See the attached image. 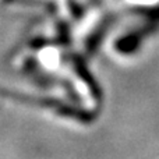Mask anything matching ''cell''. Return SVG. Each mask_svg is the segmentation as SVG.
Returning <instances> with one entry per match:
<instances>
[{
  "label": "cell",
  "instance_id": "277c9868",
  "mask_svg": "<svg viewBox=\"0 0 159 159\" xmlns=\"http://www.w3.org/2000/svg\"><path fill=\"white\" fill-rule=\"evenodd\" d=\"M110 24H112V17L105 18L103 21H102V24H99L98 28L89 35V38H88V41H87V45H85L87 52L89 53V55H92V53L98 49V45L101 43V41L103 39V35L106 34V31H107V28L110 27Z\"/></svg>",
  "mask_w": 159,
  "mask_h": 159
},
{
  "label": "cell",
  "instance_id": "3957f363",
  "mask_svg": "<svg viewBox=\"0 0 159 159\" xmlns=\"http://www.w3.org/2000/svg\"><path fill=\"white\" fill-rule=\"evenodd\" d=\"M145 34H147V31L143 30V31L131 32V34H129V35L123 36L121 39H119V41L116 42V49H117L120 53H131V52H134V50L138 48L141 39H143V36L145 35Z\"/></svg>",
  "mask_w": 159,
  "mask_h": 159
},
{
  "label": "cell",
  "instance_id": "7a4b0ae2",
  "mask_svg": "<svg viewBox=\"0 0 159 159\" xmlns=\"http://www.w3.org/2000/svg\"><path fill=\"white\" fill-rule=\"evenodd\" d=\"M70 60H71L73 67H74L75 73H77L80 77H81L82 81L87 84V87L89 88L92 96L95 99H101L102 98V92H101V89H99L98 84H96L95 78L92 77V74L89 73V70L87 69L84 60H82V59L80 57V56H77V55H71V56H70Z\"/></svg>",
  "mask_w": 159,
  "mask_h": 159
},
{
  "label": "cell",
  "instance_id": "6da1fadb",
  "mask_svg": "<svg viewBox=\"0 0 159 159\" xmlns=\"http://www.w3.org/2000/svg\"><path fill=\"white\" fill-rule=\"evenodd\" d=\"M10 98H16L22 102H28V103L38 105V106H42V107H48V109H52L55 112H57L59 115L74 119V120H78V121H92L93 117H95V115L91 110H85V109H81V107L73 106V105L63 103L61 101H57V99H53V98H36V96L17 95V93H10Z\"/></svg>",
  "mask_w": 159,
  "mask_h": 159
}]
</instances>
